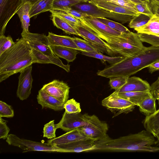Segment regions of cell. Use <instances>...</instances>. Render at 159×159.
Segmentation results:
<instances>
[{
	"label": "cell",
	"mask_w": 159,
	"mask_h": 159,
	"mask_svg": "<svg viewBox=\"0 0 159 159\" xmlns=\"http://www.w3.org/2000/svg\"><path fill=\"white\" fill-rule=\"evenodd\" d=\"M151 93L156 99H159V89H157Z\"/></svg>",
	"instance_id": "51"
},
{
	"label": "cell",
	"mask_w": 159,
	"mask_h": 159,
	"mask_svg": "<svg viewBox=\"0 0 159 159\" xmlns=\"http://www.w3.org/2000/svg\"><path fill=\"white\" fill-rule=\"evenodd\" d=\"M73 7L77 10L85 12L88 16L96 18L110 19L122 24L126 23L132 19L134 16L116 13L99 8L95 5L89 3H79Z\"/></svg>",
	"instance_id": "7"
},
{
	"label": "cell",
	"mask_w": 159,
	"mask_h": 159,
	"mask_svg": "<svg viewBox=\"0 0 159 159\" xmlns=\"http://www.w3.org/2000/svg\"><path fill=\"white\" fill-rule=\"evenodd\" d=\"M138 34L142 42L147 43L152 46L159 47V34L152 35L142 33Z\"/></svg>",
	"instance_id": "40"
},
{
	"label": "cell",
	"mask_w": 159,
	"mask_h": 159,
	"mask_svg": "<svg viewBox=\"0 0 159 159\" xmlns=\"http://www.w3.org/2000/svg\"><path fill=\"white\" fill-rule=\"evenodd\" d=\"M15 43L11 36H0V55L11 47Z\"/></svg>",
	"instance_id": "39"
},
{
	"label": "cell",
	"mask_w": 159,
	"mask_h": 159,
	"mask_svg": "<svg viewBox=\"0 0 159 159\" xmlns=\"http://www.w3.org/2000/svg\"><path fill=\"white\" fill-rule=\"evenodd\" d=\"M155 137L143 130L135 134L113 139L106 134L95 144L96 151L106 152H148L159 151V147L152 145L157 142Z\"/></svg>",
	"instance_id": "1"
},
{
	"label": "cell",
	"mask_w": 159,
	"mask_h": 159,
	"mask_svg": "<svg viewBox=\"0 0 159 159\" xmlns=\"http://www.w3.org/2000/svg\"><path fill=\"white\" fill-rule=\"evenodd\" d=\"M81 54L98 59L104 61H107L111 65L120 61L125 57L123 56L109 57L105 55L101 52H96L83 51L81 52Z\"/></svg>",
	"instance_id": "32"
},
{
	"label": "cell",
	"mask_w": 159,
	"mask_h": 159,
	"mask_svg": "<svg viewBox=\"0 0 159 159\" xmlns=\"http://www.w3.org/2000/svg\"><path fill=\"white\" fill-rule=\"evenodd\" d=\"M85 114L87 124L78 128L87 137L95 141L99 140L105 136L108 130L107 124L101 120L94 115Z\"/></svg>",
	"instance_id": "6"
},
{
	"label": "cell",
	"mask_w": 159,
	"mask_h": 159,
	"mask_svg": "<svg viewBox=\"0 0 159 159\" xmlns=\"http://www.w3.org/2000/svg\"><path fill=\"white\" fill-rule=\"evenodd\" d=\"M48 94L65 103L69 97L70 87L63 81L54 80L43 85L41 88Z\"/></svg>",
	"instance_id": "14"
},
{
	"label": "cell",
	"mask_w": 159,
	"mask_h": 159,
	"mask_svg": "<svg viewBox=\"0 0 159 159\" xmlns=\"http://www.w3.org/2000/svg\"><path fill=\"white\" fill-rule=\"evenodd\" d=\"M32 69V66L31 65L20 72L16 95L21 100L26 99L31 93L33 81Z\"/></svg>",
	"instance_id": "13"
},
{
	"label": "cell",
	"mask_w": 159,
	"mask_h": 159,
	"mask_svg": "<svg viewBox=\"0 0 159 159\" xmlns=\"http://www.w3.org/2000/svg\"><path fill=\"white\" fill-rule=\"evenodd\" d=\"M31 4L28 2L23 3L16 14L18 15L23 30L29 31L30 25V11Z\"/></svg>",
	"instance_id": "29"
},
{
	"label": "cell",
	"mask_w": 159,
	"mask_h": 159,
	"mask_svg": "<svg viewBox=\"0 0 159 159\" xmlns=\"http://www.w3.org/2000/svg\"><path fill=\"white\" fill-rule=\"evenodd\" d=\"M6 141L9 145L20 148L23 150V152L31 151L65 152L64 150L57 146H51L48 143H40L20 138L12 134L8 135Z\"/></svg>",
	"instance_id": "5"
},
{
	"label": "cell",
	"mask_w": 159,
	"mask_h": 159,
	"mask_svg": "<svg viewBox=\"0 0 159 159\" xmlns=\"http://www.w3.org/2000/svg\"><path fill=\"white\" fill-rule=\"evenodd\" d=\"M37 98L38 103L41 105L42 109L49 108L59 111L64 109L65 103L51 96L42 89L39 91Z\"/></svg>",
	"instance_id": "18"
},
{
	"label": "cell",
	"mask_w": 159,
	"mask_h": 159,
	"mask_svg": "<svg viewBox=\"0 0 159 159\" xmlns=\"http://www.w3.org/2000/svg\"><path fill=\"white\" fill-rule=\"evenodd\" d=\"M64 107L65 111L69 114L80 113L81 111L80 103L73 98L68 100L64 104Z\"/></svg>",
	"instance_id": "36"
},
{
	"label": "cell",
	"mask_w": 159,
	"mask_h": 159,
	"mask_svg": "<svg viewBox=\"0 0 159 159\" xmlns=\"http://www.w3.org/2000/svg\"><path fill=\"white\" fill-rule=\"evenodd\" d=\"M0 117V139H6L8 135L10 129L7 125V122Z\"/></svg>",
	"instance_id": "46"
},
{
	"label": "cell",
	"mask_w": 159,
	"mask_h": 159,
	"mask_svg": "<svg viewBox=\"0 0 159 159\" xmlns=\"http://www.w3.org/2000/svg\"><path fill=\"white\" fill-rule=\"evenodd\" d=\"M108 2L117 5L133 12L139 13L135 8V3L129 0H109Z\"/></svg>",
	"instance_id": "44"
},
{
	"label": "cell",
	"mask_w": 159,
	"mask_h": 159,
	"mask_svg": "<svg viewBox=\"0 0 159 159\" xmlns=\"http://www.w3.org/2000/svg\"><path fill=\"white\" fill-rule=\"evenodd\" d=\"M32 53L34 58V63L52 64L61 67L67 72L70 71V65L63 64L55 55H47L34 48H32Z\"/></svg>",
	"instance_id": "20"
},
{
	"label": "cell",
	"mask_w": 159,
	"mask_h": 159,
	"mask_svg": "<svg viewBox=\"0 0 159 159\" xmlns=\"http://www.w3.org/2000/svg\"><path fill=\"white\" fill-rule=\"evenodd\" d=\"M101 104L113 113V117L122 113L127 114L132 111L136 106L131 102L113 92L104 98Z\"/></svg>",
	"instance_id": "8"
},
{
	"label": "cell",
	"mask_w": 159,
	"mask_h": 159,
	"mask_svg": "<svg viewBox=\"0 0 159 159\" xmlns=\"http://www.w3.org/2000/svg\"><path fill=\"white\" fill-rule=\"evenodd\" d=\"M24 3V0H0V36L4 35L10 20Z\"/></svg>",
	"instance_id": "9"
},
{
	"label": "cell",
	"mask_w": 159,
	"mask_h": 159,
	"mask_svg": "<svg viewBox=\"0 0 159 159\" xmlns=\"http://www.w3.org/2000/svg\"><path fill=\"white\" fill-rule=\"evenodd\" d=\"M87 139L89 138L84 135L78 128H77L57 137L50 139L48 141L47 143L49 145L56 146Z\"/></svg>",
	"instance_id": "19"
},
{
	"label": "cell",
	"mask_w": 159,
	"mask_h": 159,
	"mask_svg": "<svg viewBox=\"0 0 159 159\" xmlns=\"http://www.w3.org/2000/svg\"><path fill=\"white\" fill-rule=\"evenodd\" d=\"M53 52L59 57L65 59L68 63L73 62L79 52L76 49L59 46H50Z\"/></svg>",
	"instance_id": "23"
},
{
	"label": "cell",
	"mask_w": 159,
	"mask_h": 159,
	"mask_svg": "<svg viewBox=\"0 0 159 159\" xmlns=\"http://www.w3.org/2000/svg\"><path fill=\"white\" fill-rule=\"evenodd\" d=\"M50 46H59L66 47L81 50L74 42L72 37L67 36L58 35L49 32L47 36Z\"/></svg>",
	"instance_id": "21"
},
{
	"label": "cell",
	"mask_w": 159,
	"mask_h": 159,
	"mask_svg": "<svg viewBox=\"0 0 159 159\" xmlns=\"http://www.w3.org/2000/svg\"><path fill=\"white\" fill-rule=\"evenodd\" d=\"M21 35L32 48L47 55H55L51 49L47 36L44 34L34 33L22 30Z\"/></svg>",
	"instance_id": "11"
},
{
	"label": "cell",
	"mask_w": 159,
	"mask_h": 159,
	"mask_svg": "<svg viewBox=\"0 0 159 159\" xmlns=\"http://www.w3.org/2000/svg\"><path fill=\"white\" fill-rule=\"evenodd\" d=\"M134 30L138 33L152 35L159 34V14L155 12L146 24Z\"/></svg>",
	"instance_id": "22"
},
{
	"label": "cell",
	"mask_w": 159,
	"mask_h": 159,
	"mask_svg": "<svg viewBox=\"0 0 159 159\" xmlns=\"http://www.w3.org/2000/svg\"><path fill=\"white\" fill-rule=\"evenodd\" d=\"M109 0H87V2L90 4L95 5L102 1H109Z\"/></svg>",
	"instance_id": "50"
},
{
	"label": "cell",
	"mask_w": 159,
	"mask_h": 159,
	"mask_svg": "<svg viewBox=\"0 0 159 159\" xmlns=\"http://www.w3.org/2000/svg\"><path fill=\"white\" fill-rule=\"evenodd\" d=\"M150 19V17L140 14L138 16L133 17L129 23V26L134 29L140 27L146 24Z\"/></svg>",
	"instance_id": "35"
},
{
	"label": "cell",
	"mask_w": 159,
	"mask_h": 159,
	"mask_svg": "<svg viewBox=\"0 0 159 159\" xmlns=\"http://www.w3.org/2000/svg\"><path fill=\"white\" fill-rule=\"evenodd\" d=\"M157 100L158 101V103H159V99H158Z\"/></svg>",
	"instance_id": "57"
},
{
	"label": "cell",
	"mask_w": 159,
	"mask_h": 159,
	"mask_svg": "<svg viewBox=\"0 0 159 159\" xmlns=\"http://www.w3.org/2000/svg\"><path fill=\"white\" fill-rule=\"evenodd\" d=\"M135 6L136 10L139 13L145 15L150 17L154 14L149 4L147 3L144 2L136 3L135 4Z\"/></svg>",
	"instance_id": "45"
},
{
	"label": "cell",
	"mask_w": 159,
	"mask_h": 159,
	"mask_svg": "<svg viewBox=\"0 0 159 159\" xmlns=\"http://www.w3.org/2000/svg\"><path fill=\"white\" fill-rule=\"evenodd\" d=\"M151 91V87L147 81L139 77L133 76L129 77L125 84L120 89L115 90L114 92L119 93Z\"/></svg>",
	"instance_id": "17"
},
{
	"label": "cell",
	"mask_w": 159,
	"mask_h": 159,
	"mask_svg": "<svg viewBox=\"0 0 159 159\" xmlns=\"http://www.w3.org/2000/svg\"><path fill=\"white\" fill-rule=\"evenodd\" d=\"M149 72L151 74L159 70V60L148 67Z\"/></svg>",
	"instance_id": "47"
},
{
	"label": "cell",
	"mask_w": 159,
	"mask_h": 159,
	"mask_svg": "<svg viewBox=\"0 0 159 159\" xmlns=\"http://www.w3.org/2000/svg\"><path fill=\"white\" fill-rule=\"evenodd\" d=\"M151 87V92L159 89V76L157 80L152 85Z\"/></svg>",
	"instance_id": "49"
},
{
	"label": "cell",
	"mask_w": 159,
	"mask_h": 159,
	"mask_svg": "<svg viewBox=\"0 0 159 159\" xmlns=\"http://www.w3.org/2000/svg\"><path fill=\"white\" fill-rule=\"evenodd\" d=\"M117 95L126 99L138 106L151 93V91L130 92L119 93L113 92Z\"/></svg>",
	"instance_id": "27"
},
{
	"label": "cell",
	"mask_w": 159,
	"mask_h": 159,
	"mask_svg": "<svg viewBox=\"0 0 159 159\" xmlns=\"http://www.w3.org/2000/svg\"><path fill=\"white\" fill-rule=\"evenodd\" d=\"M51 17L53 24L57 28L64 31L66 33L78 35L75 29L61 17L51 14Z\"/></svg>",
	"instance_id": "31"
},
{
	"label": "cell",
	"mask_w": 159,
	"mask_h": 159,
	"mask_svg": "<svg viewBox=\"0 0 159 159\" xmlns=\"http://www.w3.org/2000/svg\"><path fill=\"white\" fill-rule=\"evenodd\" d=\"M156 100L151 93L138 106L140 111L146 116L154 113L157 111Z\"/></svg>",
	"instance_id": "28"
},
{
	"label": "cell",
	"mask_w": 159,
	"mask_h": 159,
	"mask_svg": "<svg viewBox=\"0 0 159 159\" xmlns=\"http://www.w3.org/2000/svg\"><path fill=\"white\" fill-rule=\"evenodd\" d=\"M159 60V47H145L141 52L97 72L98 75L110 78L119 76L129 77L142 69L148 67Z\"/></svg>",
	"instance_id": "2"
},
{
	"label": "cell",
	"mask_w": 159,
	"mask_h": 159,
	"mask_svg": "<svg viewBox=\"0 0 159 159\" xmlns=\"http://www.w3.org/2000/svg\"><path fill=\"white\" fill-rule=\"evenodd\" d=\"M52 10L63 11L78 19L88 16L86 13L78 10L74 9L72 8L71 7H64L60 9H54Z\"/></svg>",
	"instance_id": "43"
},
{
	"label": "cell",
	"mask_w": 159,
	"mask_h": 159,
	"mask_svg": "<svg viewBox=\"0 0 159 159\" xmlns=\"http://www.w3.org/2000/svg\"><path fill=\"white\" fill-rule=\"evenodd\" d=\"M101 39L107 43L115 54L130 57L142 51L145 46L138 33H123L119 36H104Z\"/></svg>",
	"instance_id": "4"
},
{
	"label": "cell",
	"mask_w": 159,
	"mask_h": 159,
	"mask_svg": "<svg viewBox=\"0 0 159 159\" xmlns=\"http://www.w3.org/2000/svg\"><path fill=\"white\" fill-rule=\"evenodd\" d=\"M72 39L74 42L82 52H96L107 53V51L104 48L95 45L85 40L76 37L72 38Z\"/></svg>",
	"instance_id": "30"
},
{
	"label": "cell",
	"mask_w": 159,
	"mask_h": 159,
	"mask_svg": "<svg viewBox=\"0 0 159 159\" xmlns=\"http://www.w3.org/2000/svg\"><path fill=\"white\" fill-rule=\"evenodd\" d=\"M143 124L146 130L156 137L159 133V109L153 113L146 116Z\"/></svg>",
	"instance_id": "24"
},
{
	"label": "cell",
	"mask_w": 159,
	"mask_h": 159,
	"mask_svg": "<svg viewBox=\"0 0 159 159\" xmlns=\"http://www.w3.org/2000/svg\"><path fill=\"white\" fill-rule=\"evenodd\" d=\"M57 129L54 120L50 121L45 124L43 129V137L48 139H52L56 138L55 132Z\"/></svg>",
	"instance_id": "38"
},
{
	"label": "cell",
	"mask_w": 159,
	"mask_h": 159,
	"mask_svg": "<svg viewBox=\"0 0 159 159\" xmlns=\"http://www.w3.org/2000/svg\"><path fill=\"white\" fill-rule=\"evenodd\" d=\"M99 21L109 27L121 33L130 32L129 29L121 24L105 18H97Z\"/></svg>",
	"instance_id": "34"
},
{
	"label": "cell",
	"mask_w": 159,
	"mask_h": 159,
	"mask_svg": "<svg viewBox=\"0 0 159 159\" xmlns=\"http://www.w3.org/2000/svg\"><path fill=\"white\" fill-rule=\"evenodd\" d=\"M129 77L126 76H119L110 78L109 84L111 89L117 90L125 84Z\"/></svg>",
	"instance_id": "37"
},
{
	"label": "cell",
	"mask_w": 159,
	"mask_h": 159,
	"mask_svg": "<svg viewBox=\"0 0 159 159\" xmlns=\"http://www.w3.org/2000/svg\"><path fill=\"white\" fill-rule=\"evenodd\" d=\"M95 5L99 8L121 14L135 16H138L140 14L132 11L108 1L100 2Z\"/></svg>",
	"instance_id": "25"
},
{
	"label": "cell",
	"mask_w": 159,
	"mask_h": 159,
	"mask_svg": "<svg viewBox=\"0 0 159 159\" xmlns=\"http://www.w3.org/2000/svg\"><path fill=\"white\" fill-rule=\"evenodd\" d=\"M129 0L135 3H138V2H142L139 0Z\"/></svg>",
	"instance_id": "53"
},
{
	"label": "cell",
	"mask_w": 159,
	"mask_h": 159,
	"mask_svg": "<svg viewBox=\"0 0 159 159\" xmlns=\"http://www.w3.org/2000/svg\"><path fill=\"white\" fill-rule=\"evenodd\" d=\"M39 0H24V3L28 2L32 4Z\"/></svg>",
	"instance_id": "52"
},
{
	"label": "cell",
	"mask_w": 159,
	"mask_h": 159,
	"mask_svg": "<svg viewBox=\"0 0 159 159\" xmlns=\"http://www.w3.org/2000/svg\"><path fill=\"white\" fill-rule=\"evenodd\" d=\"M95 142L89 139L56 146L64 150L65 152H88L96 150Z\"/></svg>",
	"instance_id": "16"
},
{
	"label": "cell",
	"mask_w": 159,
	"mask_h": 159,
	"mask_svg": "<svg viewBox=\"0 0 159 159\" xmlns=\"http://www.w3.org/2000/svg\"><path fill=\"white\" fill-rule=\"evenodd\" d=\"M151 6L154 10L155 12L159 10V0H149Z\"/></svg>",
	"instance_id": "48"
},
{
	"label": "cell",
	"mask_w": 159,
	"mask_h": 159,
	"mask_svg": "<svg viewBox=\"0 0 159 159\" xmlns=\"http://www.w3.org/2000/svg\"><path fill=\"white\" fill-rule=\"evenodd\" d=\"M80 1L81 2L86 3L87 2V0H78Z\"/></svg>",
	"instance_id": "55"
},
{
	"label": "cell",
	"mask_w": 159,
	"mask_h": 159,
	"mask_svg": "<svg viewBox=\"0 0 159 159\" xmlns=\"http://www.w3.org/2000/svg\"><path fill=\"white\" fill-rule=\"evenodd\" d=\"M78 36L96 46L104 48L107 50V53L113 55L115 54L108 43L81 24L75 27Z\"/></svg>",
	"instance_id": "15"
},
{
	"label": "cell",
	"mask_w": 159,
	"mask_h": 159,
	"mask_svg": "<svg viewBox=\"0 0 159 159\" xmlns=\"http://www.w3.org/2000/svg\"><path fill=\"white\" fill-rule=\"evenodd\" d=\"M156 138H157L158 141L159 142V133L156 136Z\"/></svg>",
	"instance_id": "56"
},
{
	"label": "cell",
	"mask_w": 159,
	"mask_h": 159,
	"mask_svg": "<svg viewBox=\"0 0 159 159\" xmlns=\"http://www.w3.org/2000/svg\"><path fill=\"white\" fill-rule=\"evenodd\" d=\"M81 2L78 0H54L52 10L64 7H71Z\"/></svg>",
	"instance_id": "41"
},
{
	"label": "cell",
	"mask_w": 159,
	"mask_h": 159,
	"mask_svg": "<svg viewBox=\"0 0 159 159\" xmlns=\"http://www.w3.org/2000/svg\"><path fill=\"white\" fill-rule=\"evenodd\" d=\"M87 121L85 114L80 113L69 114L65 111L59 122L55 124L57 129L68 132L86 125Z\"/></svg>",
	"instance_id": "12"
},
{
	"label": "cell",
	"mask_w": 159,
	"mask_h": 159,
	"mask_svg": "<svg viewBox=\"0 0 159 159\" xmlns=\"http://www.w3.org/2000/svg\"><path fill=\"white\" fill-rule=\"evenodd\" d=\"M81 25L99 38L104 36H119L123 33L113 29L97 18L88 16L79 19Z\"/></svg>",
	"instance_id": "10"
},
{
	"label": "cell",
	"mask_w": 159,
	"mask_h": 159,
	"mask_svg": "<svg viewBox=\"0 0 159 159\" xmlns=\"http://www.w3.org/2000/svg\"><path fill=\"white\" fill-rule=\"evenodd\" d=\"M14 115L12 107L2 101H0V117L12 118Z\"/></svg>",
	"instance_id": "42"
},
{
	"label": "cell",
	"mask_w": 159,
	"mask_h": 159,
	"mask_svg": "<svg viewBox=\"0 0 159 159\" xmlns=\"http://www.w3.org/2000/svg\"><path fill=\"white\" fill-rule=\"evenodd\" d=\"M32 48L22 37L0 55V82L34 63Z\"/></svg>",
	"instance_id": "3"
},
{
	"label": "cell",
	"mask_w": 159,
	"mask_h": 159,
	"mask_svg": "<svg viewBox=\"0 0 159 159\" xmlns=\"http://www.w3.org/2000/svg\"><path fill=\"white\" fill-rule=\"evenodd\" d=\"M54 0H39L31 4L30 11V18L42 13L52 10Z\"/></svg>",
	"instance_id": "26"
},
{
	"label": "cell",
	"mask_w": 159,
	"mask_h": 159,
	"mask_svg": "<svg viewBox=\"0 0 159 159\" xmlns=\"http://www.w3.org/2000/svg\"><path fill=\"white\" fill-rule=\"evenodd\" d=\"M50 12L52 14L61 17L74 28L81 24V22L79 19L63 11L52 10L50 11Z\"/></svg>",
	"instance_id": "33"
},
{
	"label": "cell",
	"mask_w": 159,
	"mask_h": 159,
	"mask_svg": "<svg viewBox=\"0 0 159 159\" xmlns=\"http://www.w3.org/2000/svg\"><path fill=\"white\" fill-rule=\"evenodd\" d=\"M142 2L147 3L149 4L150 3V1L149 0H139Z\"/></svg>",
	"instance_id": "54"
}]
</instances>
